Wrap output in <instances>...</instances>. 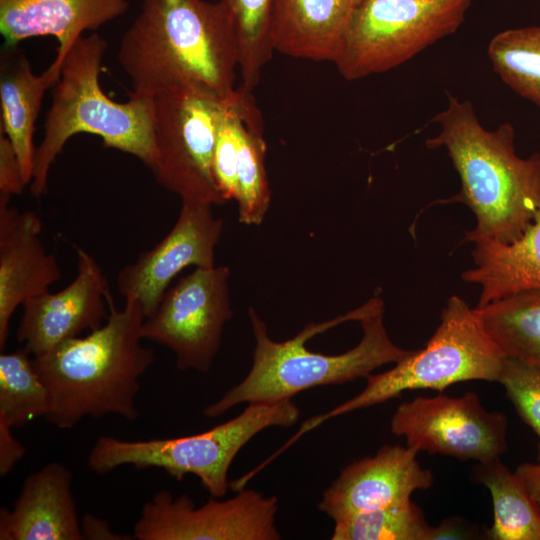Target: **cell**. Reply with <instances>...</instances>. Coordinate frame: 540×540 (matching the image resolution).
Listing matches in <instances>:
<instances>
[{
	"label": "cell",
	"mask_w": 540,
	"mask_h": 540,
	"mask_svg": "<svg viewBox=\"0 0 540 540\" xmlns=\"http://www.w3.org/2000/svg\"><path fill=\"white\" fill-rule=\"evenodd\" d=\"M498 382L520 418L538 436L536 462L540 463V369L506 357Z\"/></svg>",
	"instance_id": "f546056e"
},
{
	"label": "cell",
	"mask_w": 540,
	"mask_h": 540,
	"mask_svg": "<svg viewBox=\"0 0 540 540\" xmlns=\"http://www.w3.org/2000/svg\"><path fill=\"white\" fill-rule=\"evenodd\" d=\"M246 93L239 87L227 98L216 132L212 169L226 202L237 198V161Z\"/></svg>",
	"instance_id": "f1b7e54d"
},
{
	"label": "cell",
	"mask_w": 540,
	"mask_h": 540,
	"mask_svg": "<svg viewBox=\"0 0 540 540\" xmlns=\"http://www.w3.org/2000/svg\"><path fill=\"white\" fill-rule=\"evenodd\" d=\"M474 266L463 281L480 286L475 308L525 291L540 290V205L523 234L509 243L472 241Z\"/></svg>",
	"instance_id": "44dd1931"
},
{
	"label": "cell",
	"mask_w": 540,
	"mask_h": 540,
	"mask_svg": "<svg viewBox=\"0 0 540 540\" xmlns=\"http://www.w3.org/2000/svg\"><path fill=\"white\" fill-rule=\"evenodd\" d=\"M429 525L411 500L334 521L332 540H426Z\"/></svg>",
	"instance_id": "83f0119b"
},
{
	"label": "cell",
	"mask_w": 540,
	"mask_h": 540,
	"mask_svg": "<svg viewBox=\"0 0 540 540\" xmlns=\"http://www.w3.org/2000/svg\"><path fill=\"white\" fill-rule=\"evenodd\" d=\"M30 356L24 348L0 354V420L13 428L45 418L50 409L48 389Z\"/></svg>",
	"instance_id": "484cf974"
},
{
	"label": "cell",
	"mask_w": 540,
	"mask_h": 540,
	"mask_svg": "<svg viewBox=\"0 0 540 540\" xmlns=\"http://www.w3.org/2000/svg\"><path fill=\"white\" fill-rule=\"evenodd\" d=\"M515 473L540 507V463H522L517 466Z\"/></svg>",
	"instance_id": "e575fe53"
},
{
	"label": "cell",
	"mask_w": 540,
	"mask_h": 540,
	"mask_svg": "<svg viewBox=\"0 0 540 540\" xmlns=\"http://www.w3.org/2000/svg\"><path fill=\"white\" fill-rule=\"evenodd\" d=\"M447 105L432 122L440 127L425 141L428 149L444 148L460 178V191L436 202L463 203L476 225L461 242L478 238L509 243L519 238L540 205V152L516 154L515 129L502 123L488 130L469 100L448 91Z\"/></svg>",
	"instance_id": "3957f363"
},
{
	"label": "cell",
	"mask_w": 540,
	"mask_h": 540,
	"mask_svg": "<svg viewBox=\"0 0 540 540\" xmlns=\"http://www.w3.org/2000/svg\"><path fill=\"white\" fill-rule=\"evenodd\" d=\"M222 3L232 14L239 47L240 88L252 92L274 49L270 38L273 0H212Z\"/></svg>",
	"instance_id": "4316f807"
},
{
	"label": "cell",
	"mask_w": 540,
	"mask_h": 540,
	"mask_svg": "<svg viewBox=\"0 0 540 540\" xmlns=\"http://www.w3.org/2000/svg\"><path fill=\"white\" fill-rule=\"evenodd\" d=\"M487 54L499 78L540 109V26L497 33L489 42Z\"/></svg>",
	"instance_id": "d4e9b609"
},
{
	"label": "cell",
	"mask_w": 540,
	"mask_h": 540,
	"mask_svg": "<svg viewBox=\"0 0 540 540\" xmlns=\"http://www.w3.org/2000/svg\"><path fill=\"white\" fill-rule=\"evenodd\" d=\"M230 96V95H229ZM229 96L197 83L153 96L154 161L150 170L182 202L223 205L212 169L219 119Z\"/></svg>",
	"instance_id": "ba28073f"
},
{
	"label": "cell",
	"mask_w": 540,
	"mask_h": 540,
	"mask_svg": "<svg viewBox=\"0 0 540 540\" xmlns=\"http://www.w3.org/2000/svg\"><path fill=\"white\" fill-rule=\"evenodd\" d=\"M108 308L99 328L33 357L50 397L45 419L58 428H72L88 416H138L140 378L154 362L153 350L141 343L145 315L133 299L118 309L111 297Z\"/></svg>",
	"instance_id": "277c9868"
},
{
	"label": "cell",
	"mask_w": 540,
	"mask_h": 540,
	"mask_svg": "<svg viewBox=\"0 0 540 540\" xmlns=\"http://www.w3.org/2000/svg\"><path fill=\"white\" fill-rule=\"evenodd\" d=\"M505 358L474 308L453 295L447 300L439 325L423 349L414 350L389 370L368 375L366 386L360 393L307 419L284 446L288 448L329 419L384 403L405 391L432 389L442 392L451 385L469 380L498 382Z\"/></svg>",
	"instance_id": "8992f818"
},
{
	"label": "cell",
	"mask_w": 540,
	"mask_h": 540,
	"mask_svg": "<svg viewBox=\"0 0 540 540\" xmlns=\"http://www.w3.org/2000/svg\"><path fill=\"white\" fill-rule=\"evenodd\" d=\"M227 266L195 267L166 290L142 335L171 350L181 371L208 372L232 318Z\"/></svg>",
	"instance_id": "30bf717a"
},
{
	"label": "cell",
	"mask_w": 540,
	"mask_h": 540,
	"mask_svg": "<svg viewBox=\"0 0 540 540\" xmlns=\"http://www.w3.org/2000/svg\"><path fill=\"white\" fill-rule=\"evenodd\" d=\"M212 207L182 202L178 218L167 235L117 274L119 294L125 300H136L145 318L182 270L189 266H215L223 220L214 215Z\"/></svg>",
	"instance_id": "4fadbf2b"
},
{
	"label": "cell",
	"mask_w": 540,
	"mask_h": 540,
	"mask_svg": "<svg viewBox=\"0 0 540 540\" xmlns=\"http://www.w3.org/2000/svg\"><path fill=\"white\" fill-rule=\"evenodd\" d=\"M42 222L31 210L0 200V349L6 346L10 320L28 299L48 292L61 277L54 254L40 234Z\"/></svg>",
	"instance_id": "2e32d148"
},
{
	"label": "cell",
	"mask_w": 540,
	"mask_h": 540,
	"mask_svg": "<svg viewBox=\"0 0 540 540\" xmlns=\"http://www.w3.org/2000/svg\"><path fill=\"white\" fill-rule=\"evenodd\" d=\"M72 474L51 462L24 481L11 509L1 508L0 540H81Z\"/></svg>",
	"instance_id": "e0dca14e"
},
{
	"label": "cell",
	"mask_w": 540,
	"mask_h": 540,
	"mask_svg": "<svg viewBox=\"0 0 540 540\" xmlns=\"http://www.w3.org/2000/svg\"><path fill=\"white\" fill-rule=\"evenodd\" d=\"M255 347L249 372L204 408L216 418L239 404L292 399L305 390L340 385L397 363L414 350L397 346L384 324V302L372 297L360 307L323 322H310L295 337L275 341L266 323L248 310Z\"/></svg>",
	"instance_id": "6da1fadb"
},
{
	"label": "cell",
	"mask_w": 540,
	"mask_h": 540,
	"mask_svg": "<svg viewBox=\"0 0 540 540\" xmlns=\"http://www.w3.org/2000/svg\"><path fill=\"white\" fill-rule=\"evenodd\" d=\"M276 496L243 488L236 495L195 506L187 494L158 491L142 507L134 524L138 540H279Z\"/></svg>",
	"instance_id": "8fae6325"
},
{
	"label": "cell",
	"mask_w": 540,
	"mask_h": 540,
	"mask_svg": "<svg viewBox=\"0 0 540 540\" xmlns=\"http://www.w3.org/2000/svg\"><path fill=\"white\" fill-rule=\"evenodd\" d=\"M76 250L74 279L62 290L42 293L22 305L17 339L33 357L99 328L107 319L112 297L107 279L92 255L82 248Z\"/></svg>",
	"instance_id": "5bb4252c"
},
{
	"label": "cell",
	"mask_w": 540,
	"mask_h": 540,
	"mask_svg": "<svg viewBox=\"0 0 540 540\" xmlns=\"http://www.w3.org/2000/svg\"><path fill=\"white\" fill-rule=\"evenodd\" d=\"M81 531L83 539H131V537H123V535L113 533L107 521L91 514H86L81 520Z\"/></svg>",
	"instance_id": "836d02e7"
},
{
	"label": "cell",
	"mask_w": 540,
	"mask_h": 540,
	"mask_svg": "<svg viewBox=\"0 0 540 540\" xmlns=\"http://www.w3.org/2000/svg\"><path fill=\"white\" fill-rule=\"evenodd\" d=\"M106 48L98 34L82 35L64 58L35 151L30 190L36 198L46 192L49 171L65 144L81 133L96 135L105 147L152 167L153 97L130 92L126 102H116L105 94L100 74Z\"/></svg>",
	"instance_id": "5b68a950"
},
{
	"label": "cell",
	"mask_w": 540,
	"mask_h": 540,
	"mask_svg": "<svg viewBox=\"0 0 540 540\" xmlns=\"http://www.w3.org/2000/svg\"><path fill=\"white\" fill-rule=\"evenodd\" d=\"M12 426L0 420V475L6 476L24 456L25 447L14 437Z\"/></svg>",
	"instance_id": "1f68e13d"
},
{
	"label": "cell",
	"mask_w": 540,
	"mask_h": 540,
	"mask_svg": "<svg viewBox=\"0 0 540 540\" xmlns=\"http://www.w3.org/2000/svg\"><path fill=\"white\" fill-rule=\"evenodd\" d=\"M360 0H273L270 38L274 51L335 61Z\"/></svg>",
	"instance_id": "d6986e66"
},
{
	"label": "cell",
	"mask_w": 540,
	"mask_h": 540,
	"mask_svg": "<svg viewBox=\"0 0 540 540\" xmlns=\"http://www.w3.org/2000/svg\"><path fill=\"white\" fill-rule=\"evenodd\" d=\"M473 0H360L334 61L348 81L392 70L454 34Z\"/></svg>",
	"instance_id": "9c48e42d"
},
{
	"label": "cell",
	"mask_w": 540,
	"mask_h": 540,
	"mask_svg": "<svg viewBox=\"0 0 540 540\" xmlns=\"http://www.w3.org/2000/svg\"><path fill=\"white\" fill-rule=\"evenodd\" d=\"M128 0H0V32L4 46L52 36L58 42L54 59L62 65L72 44L126 13Z\"/></svg>",
	"instance_id": "ac0fdd59"
},
{
	"label": "cell",
	"mask_w": 540,
	"mask_h": 540,
	"mask_svg": "<svg viewBox=\"0 0 540 540\" xmlns=\"http://www.w3.org/2000/svg\"><path fill=\"white\" fill-rule=\"evenodd\" d=\"M474 310L506 357L540 369V290L521 292Z\"/></svg>",
	"instance_id": "603a6c76"
},
{
	"label": "cell",
	"mask_w": 540,
	"mask_h": 540,
	"mask_svg": "<svg viewBox=\"0 0 540 540\" xmlns=\"http://www.w3.org/2000/svg\"><path fill=\"white\" fill-rule=\"evenodd\" d=\"M409 446L384 445L374 456L344 467L324 491L317 507L334 521L343 517L411 500L417 490L434 482Z\"/></svg>",
	"instance_id": "9a60e30c"
},
{
	"label": "cell",
	"mask_w": 540,
	"mask_h": 540,
	"mask_svg": "<svg viewBox=\"0 0 540 540\" xmlns=\"http://www.w3.org/2000/svg\"><path fill=\"white\" fill-rule=\"evenodd\" d=\"M300 416L292 399L249 403L234 418L210 430L176 438L123 440L97 439L88 455V466L97 474L131 465L160 468L177 481L193 474L213 497H224L230 488L231 464L241 449L269 427H290Z\"/></svg>",
	"instance_id": "52a82bcc"
},
{
	"label": "cell",
	"mask_w": 540,
	"mask_h": 540,
	"mask_svg": "<svg viewBox=\"0 0 540 540\" xmlns=\"http://www.w3.org/2000/svg\"><path fill=\"white\" fill-rule=\"evenodd\" d=\"M25 185L15 150L0 131V200L10 201L12 196L22 194Z\"/></svg>",
	"instance_id": "4dcf8cb0"
},
{
	"label": "cell",
	"mask_w": 540,
	"mask_h": 540,
	"mask_svg": "<svg viewBox=\"0 0 540 540\" xmlns=\"http://www.w3.org/2000/svg\"><path fill=\"white\" fill-rule=\"evenodd\" d=\"M507 424L503 413L487 411L478 394L469 391L404 402L393 413L390 429L417 452L486 462L507 450Z\"/></svg>",
	"instance_id": "7c38bea8"
},
{
	"label": "cell",
	"mask_w": 540,
	"mask_h": 540,
	"mask_svg": "<svg viewBox=\"0 0 540 540\" xmlns=\"http://www.w3.org/2000/svg\"><path fill=\"white\" fill-rule=\"evenodd\" d=\"M472 479L488 488L493 503L492 540H540V507L522 480L495 458L479 462Z\"/></svg>",
	"instance_id": "7402d4cb"
},
{
	"label": "cell",
	"mask_w": 540,
	"mask_h": 540,
	"mask_svg": "<svg viewBox=\"0 0 540 540\" xmlns=\"http://www.w3.org/2000/svg\"><path fill=\"white\" fill-rule=\"evenodd\" d=\"M4 47L0 61V131L11 142L27 185L31 183L34 171L35 122L43 96L58 81L62 66L52 62L36 75L18 45Z\"/></svg>",
	"instance_id": "ffe728a7"
},
{
	"label": "cell",
	"mask_w": 540,
	"mask_h": 540,
	"mask_svg": "<svg viewBox=\"0 0 540 540\" xmlns=\"http://www.w3.org/2000/svg\"><path fill=\"white\" fill-rule=\"evenodd\" d=\"M266 143L263 121L252 92H247L240 127L237 161L238 220L248 226L260 225L271 203V189L265 165Z\"/></svg>",
	"instance_id": "cb8c5ba5"
},
{
	"label": "cell",
	"mask_w": 540,
	"mask_h": 540,
	"mask_svg": "<svg viewBox=\"0 0 540 540\" xmlns=\"http://www.w3.org/2000/svg\"><path fill=\"white\" fill-rule=\"evenodd\" d=\"M117 59L135 94L197 83L229 96L239 69L233 16L212 0H141Z\"/></svg>",
	"instance_id": "7a4b0ae2"
},
{
	"label": "cell",
	"mask_w": 540,
	"mask_h": 540,
	"mask_svg": "<svg viewBox=\"0 0 540 540\" xmlns=\"http://www.w3.org/2000/svg\"><path fill=\"white\" fill-rule=\"evenodd\" d=\"M470 530L463 520L448 518L438 526H429L426 540L468 539L473 535Z\"/></svg>",
	"instance_id": "d6a6232c"
}]
</instances>
